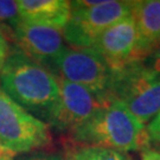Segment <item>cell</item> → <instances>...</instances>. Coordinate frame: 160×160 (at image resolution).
Returning <instances> with one entry per match:
<instances>
[{
  "instance_id": "obj_1",
  "label": "cell",
  "mask_w": 160,
  "mask_h": 160,
  "mask_svg": "<svg viewBox=\"0 0 160 160\" xmlns=\"http://www.w3.org/2000/svg\"><path fill=\"white\" fill-rule=\"evenodd\" d=\"M0 89L40 121H51L59 101V82L45 65L22 50L8 52L0 70Z\"/></svg>"
},
{
  "instance_id": "obj_2",
  "label": "cell",
  "mask_w": 160,
  "mask_h": 160,
  "mask_svg": "<svg viewBox=\"0 0 160 160\" xmlns=\"http://www.w3.org/2000/svg\"><path fill=\"white\" fill-rule=\"evenodd\" d=\"M70 139L122 153L143 152L151 145L145 125L114 98H109L90 120L70 133Z\"/></svg>"
},
{
  "instance_id": "obj_3",
  "label": "cell",
  "mask_w": 160,
  "mask_h": 160,
  "mask_svg": "<svg viewBox=\"0 0 160 160\" xmlns=\"http://www.w3.org/2000/svg\"><path fill=\"white\" fill-rule=\"evenodd\" d=\"M109 96L145 125L160 110V75L145 61H129L112 68Z\"/></svg>"
},
{
  "instance_id": "obj_4",
  "label": "cell",
  "mask_w": 160,
  "mask_h": 160,
  "mask_svg": "<svg viewBox=\"0 0 160 160\" xmlns=\"http://www.w3.org/2000/svg\"><path fill=\"white\" fill-rule=\"evenodd\" d=\"M133 1H70V18L62 33L75 49L92 48L103 31L132 14Z\"/></svg>"
},
{
  "instance_id": "obj_5",
  "label": "cell",
  "mask_w": 160,
  "mask_h": 160,
  "mask_svg": "<svg viewBox=\"0 0 160 160\" xmlns=\"http://www.w3.org/2000/svg\"><path fill=\"white\" fill-rule=\"evenodd\" d=\"M49 125L38 120L0 89V149L12 155L51 143Z\"/></svg>"
},
{
  "instance_id": "obj_6",
  "label": "cell",
  "mask_w": 160,
  "mask_h": 160,
  "mask_svg": "<svg viewBox=\"0 0 160 160\" xmlns=\"http://www.w3.org/2000/svg\"><path fill=\"white\" fill-rule=\"evenodd\" d=\"M52 64L58 70V77L84 87L102 102L110 98L112 68L94 49L65 46Z\"/></svg>"
},
{
  "instance_id": "obj_7",
  "label": "cell",
  "mask_w": 160,
  "mask_h": 160,
  "mask_svg": "<svg viewBox=\"0 0 160 160\" xmlns=\"http://www.w3.org/2000/svg\"><path fill=\"white\" fill-rule=\"evenodd\" d=\"M58 82L59 101L49 125L70 134L90 120L106 102L84 87L61 77H58Z\"/></svg>"
},
{
  "instance_id": "obj_8",
  "label": "cell",
  "mask_w": 160,
  "mask_h": 160,
  "mask_svg": "<svg viewBox=\"0 0 160 160\" xmlns=\"http://www.w3.org/2000/svg\"><path fill=\"white\" fill-rule=\"evenodd\" d=\"M12 37L25 55L45 67L53 63L65 49L62 31L44 25L20 20L12 31Z\"/></svg>"
},
{
  "instance_id": "obj_9",
  "label": "cell",
  "mask_w": 160,
  "mask_h": 160,
  "mask_svg": "<svg viewBox=\"0 0 160 160\" xmlns=\"http://www.w3.org/2000/svg\"><path fill=\"white\" fill-rule=\"evenodd\" d=\"M137 46V29L132 14L103 31L92 49L98 52L110 68L120 67L133 59Z\"/></svg>"
},
{
  "instance_id": "obj_10",
  "label": "cell",
  "mask_w": 160,
  "mask_h": 160,
  "mask_svg": "<svg viewBox=\"0 0 160 160\" xmlns=\"http://www.w3.org/2000/svg\"><path fill=\"white\" fill-rule=\"evenodd\" d=\"M137 46L132 61H146L160 42V0L133 1Z\"/></svg>"
},
{
  "instance_id": "obj_11",
  "label": "cell",
  "mask_w": 160,
  "mask_h": 160,
  "mask_svg": "<svg viewBox=\"0 0 160 160\" xmlns=\"http://www.w3.org/2000/svg\"><path fill=\"white\" fill-rule=\"evenodd\" d=\"M23 22L44 25L63 31L70 18V1L65 0H20L18 1Z\"/></svg>"
},
{
  "instance_id": "obj_12",
  "label": "cell",
  "mask_w": 160,
  "mask_h": 160,
  "mask_svg": "<svg viewBox=\"0 0 160 160\" xmlns=\"http://www.w3.org/2000/svg\"><path fill=\"white\" fill-rule=\"evenodd\" d=\"M64 160H133L122 152L70 140L64 143Z\"/></svg>"
},
{
  "instance_id": "obj_13",
  "label": "cell",
  "mask_w": 160,
  "mask_h": 160,
  "mask_svg": "<svg viewBox=\"0 0 160 160\" xmlns=\"http://www.w3.org/2000/svg\"><path fill=\"white\" fill-rule=\"evenodd\" d=\"M20 20L22 19H20V14H19L18 1L0 0V26L2 28V25H5L12 32Z\"/></svg>"
},
{
  "instance_id": "obj_14",
  "label": "cell",
  "mask_w": 160,
  "mask_h": 160,
  "mask_svg": "<svg viewBox=\"0 0 160 160\" xmlns=\"http://www.w3.org/2000/svg\"><path fill=\"white\" fill-rule=\"evenodd\" d=\"M146 129H147V134L149 138V142L157 146L159 148L158 151L160 152V110L152 119Z\"/></svg>"
},
{
  "instance_id": "obj_15",
  "label": "cell",
  "mask_w": 160,
  "mask_h": 160,
  "mask_svg": "<svg viewBox=\"0 0 160 160\" xmlns=\"http://www.w3.org/2000/svg\"><path fill=\"white\" fill-rule=\"evenodd\" d=\"M18 160H64L63 157L56 153H48V152H33L29 155L19 157Z\"/></svg>"
},
{
  "instance_id": "obj_16",
  "label": "cell",
  "mask_w": 160,
  "mask_h": 160,
  "mask_svg": "<svg viewBox=\"0 0 160 160\" xmlns=\"http://www.w3.org/2000/svg\"><path fill=\"white\" fill-rule=\"evenodd\" d=\"M7 56H8V43L4 34L2 28L0 26V70L5 63Z\"/></svg>"
},
{
  "instance_id": "obj_17",
  "label": "cell",
  "mask_w": 160,
  "mask_h": 160,
  "mask_svg": "<svg viewBox=\"0 0 160 160\" xmlns=\"http://www.w3.org/2000/svg\"><path fill=\"white\" fill-rule=\"evenodd\" d=\"M148 58H151V62H152V64H148V67L154 72L160 75V42L159 44L155 46V49L153 50V52L151 53V56Z\"/></svg>"
},
{
  "instance_id": "obj_18",
  "label": "cell",
  "mask_w": 160,
  "mask_h": 160,
  "mask_svg": "<svg viewBox=\"0 0 160 160\" xmlns=\"http://www.w3.org/2000/svg\"><path fill=\"white\" fill-rule=\"evenodd\" d=\"M142 160H160V152L155 148H147L142 152Z\"/></svg>"
},
{
  "instance_id": "obj_19",
  "label": "cell",
  "mask_w": 160,
  "mask_h": 160,
  "mask_svg": "<svg viewBox=\"0 0 160 160\" xmlns=\"http://www.w3.org/2000/svg\"><path fill=\"white\" fill-rule=\"evenodd\" d=\"M0 160H14L13 159V155L6 153L4 151L0 149Z\"/></svg>"
}]
</instances>
